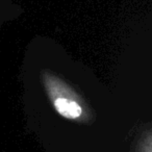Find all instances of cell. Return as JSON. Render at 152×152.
<instances>
[{"instance_id": "cell-1", "label": "cell", "mask_w": 152, "mask_h": 152, "mask_svg": "<svg viewBox=\"0 0 152 152\" xmlns=\"http://www.w3.org/2000/svg\"><path fill=\"white\" fill-rule=\"evenodd\" d=\"M55 108L56 110L64 116L65 118H69V114H68V110H69V100L65 99V98H58L55 100Z\"/></svg>"}, {"instance_id": "cell-2", "label": "cell", "mask_w": 152, "mask_h": 152, "mask_svg": "<svg viewBox=\"0 0 152 152\" xmlns=\"http://www.w3.org/2000/svg\"><path fill=\"white\" fill-rule=\"evenodd\" d=\"M68 114H69L70 119L77 118L80 116L81 114V108L78 104L74 101H69V110H68Z\"/></svg>"}]
</instances>
